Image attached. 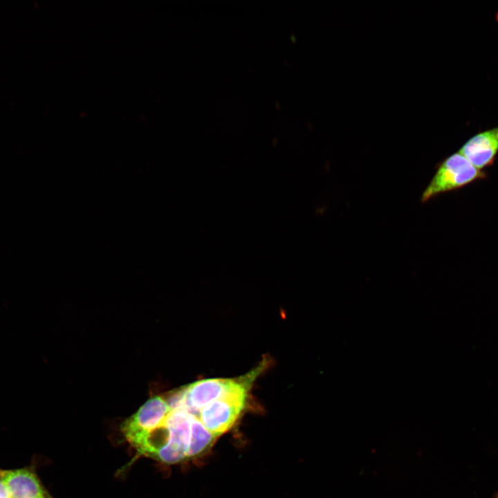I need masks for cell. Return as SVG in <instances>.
Returning <instances> with one entry per match:
<instances>
[{
    "mask_svg": "<svg viewBox=\"0 0 498 498\" xmlns=\"http://www.w3.org/2000/svg\"><path fill=\"white\" fill-rule=\"evenodd\" d=\"M485 171L475 167L459 151L445 158L438 166L432 181L421 196L422 202L440 194L462 188L486 178Z\"/></svg>",
    "mask_w": 498,
    "mask_h": 498,
    "instance_id": "obj_1",
    "label": "cell"
},
{
    "mask_svg": "<svg viewBox=\"0 0 498 498\" xmlns=\"http://www.w3.org/2000/svg\"><path fill=\"white\" fill-rule=\"evenodd\" d=\"M259 369L238 380L225 378L204 379L184 387L185 410L198 416L207 405L222 398L240 387L250 384Z\"/></svg>",
    "mask_w": 498,
    "mask_h": 498,
    "instance_id": "obj_2",
    "label": "cell"
},
{
    "mask_svg": "<svg viewBox=\"0 0 498 498\" xmlns=\"http://www.w3.org/2000/svg\"><path fill=\"white\" fill-rule=\"evenodd\" d=\"M249 387L250 385H244L201 409L199 418L216 437L230 430L236 422L243 409Z\"/></svg>",
    "mask_w": 498,
    "mask_h": 498,
    "instance_id": "obj_3",
    "label": "cell"
},
{
    "mask_svg": "<svg viewBox=\"0 0 498 498\" xmlns=\"http://www.w3.org/2000/svg\"><path fill=\"white\" fill-rule=\"evenodd\" d=\"M170 412L165 399L154 396L122 424V432L136 449L151 432L163 425Z\"/></svg>",
    "mask_w": 498,
    "mask_h": 498,
    "instance_id": "obj_4",
    "label": "cell"
},
{
    "mask_svg": "<svg viewBox=\"0 0 498 498\" xmlns=\"http://www.w3.org/2000/svg\"><path fill=\"white\" fill-rule=\"evenodd\" d=\"M164 427L166 443L154 459L170 464L187 457L191 437V414L185 409L171 410Z\"/></svg>",
    "mask_w": 498,
    "mask_h": 498,
    "instance_id": "obj_5",
    "label": "cell"
},
{
    "mask_svg": "<svg viewBox=\"0 0 498 498\" xmlns=\"http://www.w3.org/2000/svg\"><path fill=\"white\" fill-rule=\"evenodd\" d=\"M2 481L10 498H53L41 481L34 464L4 470Z\"/></svg>",
    "mask_w": 498,
    "mask_h": 498,
    "instance_id": "obj_6",
    "label": "cell"
},
{
    "mask_svg": "<svg viewBox=\"0 0 498 498\" xmlns=\"http://www.w3.org/2000/svg\"><path fill=\"white\" fill-rule=\"evenodd\" d=\"M459 152L475 167L484 171L494 163L498 154V127L475 134Z\"/></svg>",
    "mask_w": 498,
    "mask_h": 498,
    "instance_id": "obj_7",
    "label": "cell"
},
{
    "mask_svg": "<svg viewBox=\"0 0 498 498\" xmlns=\"http://www.w3.org/2000/svg\"><path fill=\"white\" fill-rule=\"evenodd\" d=\"M215 438L216 436L205 427L199 417L191 414V437L187 457L195 456L204 452L210 446Z\"/></svg>",
    "mask_w": 498,
    "mask_h": 498,
    "instance_id": "obj_8",
    "label": "cell"
},
{
    "mask_svg": "<svg viewBox=\"0 0 498 498\" xmlns=\"http://www.w3.org/2000/svg\"><path fill=\"white\" fill-rule=\"evenodd\" d=\"M3 470H4L0 468V479L2 478L3 473Z\"/></svg>",
    "mask_w": 498,
    "mask_h": 498,
    "instance_id": "obj_9",
    "label": "cell"
}]
</instances>
